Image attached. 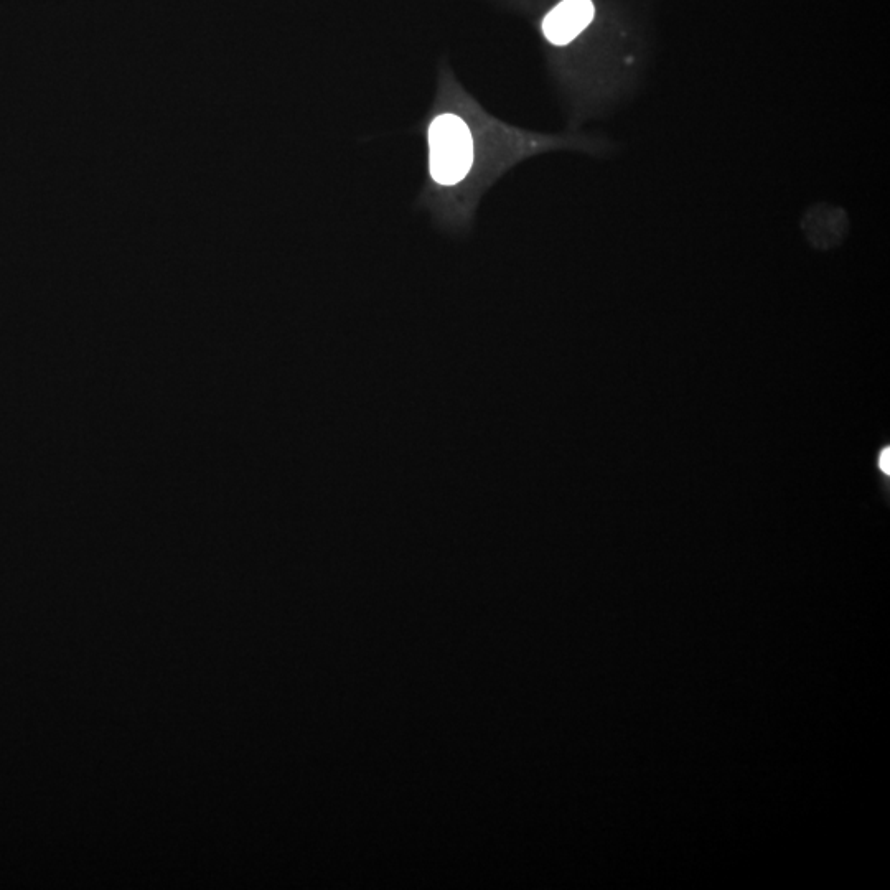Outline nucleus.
Here are the masks:
<instances>
[{"label": "nucleus", "instance_id": "1", "mask_svg": "<svg viewBox=\"0 0 890 890\" xmlns=\"http://www.w3.org/2000/svg\"><path fill=\"white\" fill-rule=\"evenodd\" d=\"M474 137L464 119L441 114L429 127V164L439 185L462 182L474 165Z\"/></svg>", "mask_w": 890, "mask_h": 890}, {"label": "nucleus", "instance_id": "4", "mask_svg": "<svg viewBox=\"0 0 890 890\" xmlns=\"http://www.w3.org/2000/svg\"><path fill=\"white\" fill-rule=\"evenodd\" d=\"M890 449L889 447H884L881 450V454H879V459H877V464H879V469H881L882 474L889 475L890 474Z\"/></svg>", "mask_w": 890, "mask_h": 890}, {"label": "nucleus", "instance_id": "2", "mask_svg": "<svg viewBox=\"0 0 890 890\" xmlns=\"http://www.w3.org/2000/svg\"><path fill=\"white\" fill-rule=\"evenodd\" d=\"M592 0H563L543 20V33L554 47H566L592 24Z\"/></svg>", "mask_w": 890, "mask_h": 890}, {"label": "nucleus", "instance_id": "3", "mask_svg": "<svg viewBox=\"0 0 890 890\" xmlns=\"http://www.w3.org/2000/svg\"><path fill=\"white\" fill-rule=\"evenodd\" d=\"M803 233L813 248H836L848 235V216L841 208H811L803 220Z\"/></svg>", "mask_w": 890, "mask_h": 890}]
</instances>
